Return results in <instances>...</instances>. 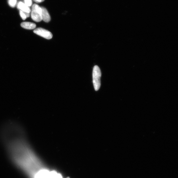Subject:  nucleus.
Returning <instances> with one entry per match:
<instances>
[{
    "instance_id": "1",
    "label": "nucleus",
    "mask_w": 178,
    "mask_h": 178,
    "mask_svg": "<svg viewBox=\"0 0 178 178\" xmlns=\"http://www.w3.org/2000/svg\"><path fill=\"white\" fill-rule=\"evenodd\" d=\"M101 72L98 66H95L93 69L92 78L93 84L95 90H98L101 86Z\"/></svg>"
},
{
    "instance_id": "2",
    "label": "nucleus",
    "mask_w": 178,
    "mask_h": 178,
    "mask_svg": "<svg viewBox=\"0 0 178 178\" xmlns=\"http://www.w3.org/2000/svg\"><path fill=\"white\" fill-rule=\"evenodd\" d=\"M41 13H42V9L40 6L37 4H34L33 5L31 15V17L34 21L37 22L42 21Z\"/></svg>"
},
{
    "instance_id": "3",
    "label": "nucleus",
    "mask_w": 178,
    "mask_h": 178,
    "mask_svg": "<svg viewBox=\"0 0 178 178\" xmlns=\"http://www.w3.org/2000/svg\"><path fill=\"white\" fill-rule=\"evenodd\" d=\"M35 34L47 39L52 38L53 34L49 31L42 28H38L34 30Z\"/></svg>"
},
{
    "instance_id": "4",
    "label": "nucleus",
    "mask_w": 178,
    "mask_h": 178,
    "mask_svg": "<svg viewBox=\"0 0 178 178\" xmlns=\"http://www.w3.org/2000/svg\"><path fill=\"white\" fill-rule=\"evenodd\" d=\"M41 9H42L41 16H42V20L46 22H48L50 21L51 20V16L46 8L42 7Z\"/></svg>"
},
{
    "instance_id": "5",
    "label": "nucleus",
    "mask_w": 178,
    "mask_h": 178,
    "mask_svg": "<svg viewBox=\"0 0 178 178\" xmlns=\"http://www.w3.org/2000/svg\"><path fill=\"white\" fill-rule=\"evenodd\" d=\"M17 7L18 9L23 12L28 13H30L31 10L29 7L22 2H20L18 3Z\"/></svg>"
},
{
    "instance_id": "6",
    "label": "nucleus",
    "mask_w": 178,
    "mask_h": 178,
    "mask_svg": "<svg viewBox=\"0 0 178 178\" xmlns=\"http://www.w3.org/2000/svg\"><path fill=\"white\" fill-rule=\"evenodd\" d=\"M21 26L27 30H33L36 27V24L34 23L30 22H22L21 24Z\"/></svg>"
},
{
    "instance_id": "7",
    "label": "nucleus",
    "mask_w": 178,
    "mask_h": 178,
    "mask_svg": "<svg viewBox=\"0 0 178 178\" xmlns=\"http://www.w3.org/2000/svg\"><path fill=\"white\" fill-rule=\"evenodd\" d=\"M20 14L22 19L23 20H25L27 18L30 17V13H26V12L21 11V10H20Z\"/></svg>"
},
{
    "instance_id": "8",
    "label": "nucleus",
    "mask_w": 178,
    "mask_h": 178,
    "mask_svg": "<svg viewBox=\"0 0 178 178\" xmlns=\"http://www.w3.org/2000/svg\"><path fill=\"white\" fill-rule=\"evenodd\" d=\"M17 0H8V3L10 7H14L16 5Z\"/></svg>"
},
{
    "instance_id": "9",
    "label": "nucleus",
    "mask_w": 178,
    "mask_h": 178,
    "mask_svg": "<svg viewBox=\"0 0 178 178\" xmlns=\"http://www.w3.org/2000/svg\"><path fill=\"white\" fill-rule=\"evenodd\" d=\"M25 2V4L26 5H27L28 7H30L32 5V0H24Z\"/></svg>"
},
{
    "instance_id": "10",
    "label": "nucleus",
    "mask_w": 178,
    "mask_h": 178,
    "mask_svg": "<svg viewBox=\"0 0 178 178\" xmlns=\"http://www.w3.org/2000/svg\"><path fill=\"white\" fill-rule=\"evenodd\" d=\"M35 2H36L37 3H41L42 2L44 1L45 0H33Z\"/></svg>"
}]
</instances>
